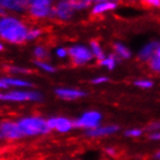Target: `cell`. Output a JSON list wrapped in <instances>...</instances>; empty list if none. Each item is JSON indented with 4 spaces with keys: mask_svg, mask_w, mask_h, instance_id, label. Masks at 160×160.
Returning a JSON list of instances; mask_svg holds the SVG:
<instances>
[{
    "mask_svg": "<svg viewBox=\"0 0 160 160\" xmlns=\"http://www.w3.org/2000/svg\"><path fill=\"white\" fill-rule=\"evenodd\" d=\"M154 158H155L156 160H160V150L155 153V155H154Z\"/></svg>",
    "mask_w": 160,
    "mask_h": 160,
    "instance_id": "obj_35",
    "label": "cell"
},
{
    "mask_svg": "<svg viewBox=\"0 0 160 160\" xmlns=\"http://www.w3.org/2000/svg\"><path fill=\"white\" fill-rule=\"evenodd\" d=\"M68 53L72 58L73 62L77 65H82L90 61L92 58V52L84 46L71 47L68 51Z\"/></svg>",
    "mask_w": 160,
    "mask_h": 160,
    "instance_id": "obj_5",
    "label": "cell"
},
{
    "mask_svg": "<svg viewBox=\"0 0 160 160\" xmlns=\"http://www.w3.org/2000/svg\"><path fill=\"white\" fill-rule=\"evenodd\" d=\"M115 50L118 52V54L120 56V58H122L127 59V58H129L130 56H131V52H129V50L126 48V47H124L123 45H122V44H119V43L116 44L115 45Z\"/></svg>",
    "mask_w": 160,
    "mask_h": 160,
    "instance_id": "obj_16",
    "label": "cell"
},
{
    "mask_svg": "<svg viewBox=\"0 0 160 160\" xmlns=\"http://www.w3.org/2000/svg\"><path fill=\"white\" fill-rule=\"evenodd\" d=\"M143 1L150 6L160 7V0H143Z\"/></svg>",
    "mask_w": 160,
    "mask_h": 160,
    "instance_id": "obj_30",
    "label": "cell"
},
{
    "mask_svg": "<svg viewBox=\"0 0 160 160\" xmlns=\"http://www.w3.org/2000/svg\"><path fill=\"white\" fill-rule=\"evenodd\" d=\"M56 54H58V56H59V58H63L67 55V51L63 48H59V49L56 50Z\"/></svg>",
    "mask_w": 160,
    "mask_h": 160,
    "instance_id": "obj_31",
    "label": "cell"
},
{
    "mask_svg": "<svg viewBox=\"0 0 160 160\" xmlns=\"http://www.w3.org/2000/svg\"><path fill=\"white\" fill-rule=\"evenodd\" d=\"M67 1H69V2H70V1H71V0H67Z\"/></svg>",
    "mask_w": 160,
    "mask_h": 160,
    "instance_id": "obj_37",
    "label": "cell"
},
{
    "mask_svg": "<svg viewBox=\"0 0 160 160\" xmlns=\"http://www.w3.org/2000/svg\"><path fill=\"white\" fill-rule=\"evenodd\" d=\"M105 152H106L107 154L111 155V156H114V155L116 154V149H115L114 148L109 147V148H105Z\"/></svg>",
    "mask_w": 160,
    "mask_h": 160,
    "instance_id": "obj_32",
    "label": "cell"
},
{
    "mask_svg": "<svg viewBox=\"0 0 160 160\" xmlns=\"http://www.w3.org/2000/svg\"><path fill=\"white\" fill-rule=\"evenodd\" d=\"M135 86L141 88H149L153 87V82L148 80H139L135 82Z\"/></svg>",
    "mask_w": 160,
    "mask_h": 160,
    "instance_id": "obj_22",
    "label": "cell"
},
{
    "mask_svg": "<svg viewBox=\"0 0 160 160\" xmlns=\"http://www.w3.org/2000/svg\"><path fill=\"white\" fill-rule=\"evenodd\" d=\"M35 64L38 66L39 68H41L42 70L46 71V72H49V73H53L55 70L54 68L52 66V65L48 64V63H45L43 61H35Z\"/></svg>",
    "mask_w": 160,
    "mask_h": 160,
    "instance_id": "obj_23",
    "label": "cell"
},
{
    "mask_svg": "<svg viewBox=\"0 0 160 160\" xmlns=\"http://www.w3.org/2000/svg\"><path fill=\"white\" fill-rule=\"evenodd\" d=\"M0 136L2 139L16 140L24 137L22 130L18 126V122L13 121H4L0 126Z\"/></svg>",
    "mask_w": 160,
    "mask_h": 160,
    "instance_id": "obj_6",
    "label": "cell"
},
{
    "mask_svg": "<svg viewBox=\"0 0 160 160\" xmlns=\"http://www.w3.org/2000/svg\"><path fill=\"white\" fill-rule=\"evenodd\" d=\"M41 31L38 30V29H32L30 31H28L27 33V40H33V39H36L37 37L40 35Z\"/></svg>",
    "mask_w": 160,
    "mask_h": 160,
    "instance_id": "obj_27",
    "label": "cell"
},
{
    "mask_svg": "<svg viewBox=\"0 0 160 160\" xmlns=\"http://www.w3.org/2000/svg\"><path fill=\"white\" fill-rule=\"evenodd\" d=\"M1 100L10 102H22V101H40L42 94L37 91H9L0 95Z\"/></svg>",
    "mask_w": 160,
    "mask_h": 160,
    "instance_id": "obj_4",
    "label": "cell"
},
{
    "mask_svg": "<svg viewBox=\"0 0 160 160\" xmlns=\"http://www.w3.org/2000/svg\"><path fill=\"white\" fill-rule=\"evenodd\" d=\"M55 94L59 98L64 100H74L87 95L86 92L79 89H73V88H56Z\"/></svg>",
    "mask_w": 160,
    "mask_h": 160,
    "instance_id": "obj_8",
    "label": "cell"
},
{
    "mask_svg": "<svg viewBox=\"0 0 160 160\" xmlns=\"http://www.w3.org/2000/svg\"><path fill=\"white\" fill-rule=\"evenodd\" d=\"M149 66L154 72H160V46L149 60Z\"/></svg>",
    "mask_w": 160,
    "mask_h": 160,
    "instance_id": "obj_15",
    "label": "cell"
},
{
    "mask_svg": "<svg viewBox=\"0 0 160 160\" xmlns=\"http://www.w3.org/2000/svg\"><path fill=\"white\" fill-rule=\"evenodd\" d=\"M52 0H28L31 7H49Z\"/></svg>",
    "mask_w": 160,
    "mask_h": 160,
    "instance_id": "obj_21",
    "label": "cell"
},
{
    "mask_svg": "<svg viewBox=\"0 0 160 160\" xmlns=\"http://www.w3.org/2000/svg\"><path fill=\"white\" fill-rule=\"evenodd\" d=\"M116 63H117V60L114 55H109L108 58H105L104 59L100 61V64L103 65V66L107 67L109 70L114 69L116 66Z\"/></svg>",
    "mask_w": 160,
    "mask_h": 160,
    "instance_id": "obj_19",
    "label": "cell"
},
{
    "mask_svg": "<svg viewBox=\"0 0 160 160\" xmlns=\"http://www.w3.org/2000/svg\"><path fill=\"white\" fill-rule=\"evenodd\" d=\"M48 124L51 129L56 130L60 133H66L74 127V122L62 117H55L48 119Z\"/></svg>",
    "mask_w": 160,
    "mask_h": 160,
    "instance_id": "obj_7",
    "label": "cell"
},
{
    "mask_svg": "<svg viewBox=\"0 0 160 160\" xmlns=\"http://www.w3.org/2000/svg\"><path fill=\"white\" fill-rule=\"evenodd\" d=\"M159 129H160V121L152 122V123H150V124L148 126V130H150V131L159 130Z\"/></svg>",
    "mask_w": 160,
    "mask_h": 160,
    "instance_id": "obj_28",
    "label": "cell"
},
{
    "mask_svg": "<svg viewBox=\"0 0 160 160\" xmlns=\"http://www.w3.org/2000/svg\"><path fill=\"white\" fill-rule=\"evenodd\" d=\"M1 5L15 11H23L27 7L28 2L26 0H1Z\"/></svg>",
    "mask_w": 160,
    "mask_h": 160,
    "instance_id": "obj_12",
    "label": "cell"
},
{
    "mask_svg": "<svg viewBox=\"0 0 160 160\" xmlns=\"http://www.w3.org/2000/svg\"><path fill=\"white\" fill-rule=\"evenodd\" d=\"M118 125H108V126H102V127H97L95 129H91V130H88L87 131V135L88 137H102V136H108L111 134L116 133L118 130Z\"/></svg>",
    "mask_w": 160,
    "mask_h": 160,
    "instance_id": "obj_10",
    "label": "cell"
},
{
    "mask_svg": "<svg viewBox=\"0 0 160 160\" xmlns=\"http://www.w3.org/2000/svg\"><path fill=\"white\" fill-rule=\"evenodd\" d=\"M1 81L6 82L8 86H12V87H18V88H29L32 87V83L29 82H26L23 80L20 79H15V78H4Z\"/></svg>",
    "mask_w": 160,
    "mask_h": 160,
    "instance_id": "obj_13",
    "label": "cell"
},
{
    "mask_svg": "<svg viewBox=\"0 0 160 160\" xmlns=\"http://www.w3.org/2000/svg\"><path fill=\"white\" fill-rule=\"evenodd\" d=\"M142 130L141 129H138V128H134V129H130V130H127L125 131V136L127 137H139L142 135Z\"/></svg>",
    "mask_w": 160,
    "mask_h": 160,
    "instance_id": "obj_25",
    "label": "cell"
},
{
    "mask_svg": "<svg viewBox=\"0 0 160 160\" xmlns=\"http://www.w3.org/2000/svg\"><path fill=\"white\" fill-rule=\"evenodd\" d=\"M8 71L12 73V74H25V73H28L29 70H27L25 68H22V67H9Z\"/></svg>",
    "mask_w": 160,
    "mask_h": 160,
    "instance_id": "obj_26",
    "label": "cell"
},
{
    "mask_svg": "<svg viewBox=\"0 0 160 160\" xmlns=\"http://www.w3.org/2000/svg\"><path fill=\"white\" fill-rule=\"evenodd\" d=\"M23 136H37L48 134L51 128L48 120L39 117H27L18 121Z\"/></svg>",
    "mask_w": 160,
    "mask_h": 160,
    "instance_id": "obj_2",
    "label": "cell"
},
{
    "mask_svg": "<svg viewBox=\"0 0 160 160\" xmlns=\"http://www.w3.org/2000/svg\"><path fill=\"white\" fill-rule=\"evenodd\" d=\"M34 55L37 58H47V52L42 47H37L34 50Z\"/></svg>",
    "mask_w": 160,
    "mask_h": 160,
    "instance_id": "obj_24",
    "label": "cell"
},
{
    "mask_svg": "<svg viewBox=\"0 0 160 160\" xmlns=\"http://www.w3.org/2000/svg\"><path fill=\"white\" fill-rule=\"evenodd\" d=\"M27 33L26 27L16 18H5L0 22L1 37L10 43H22L27 38Z\"/></svg>",
    "mask_w": 160,
    "mask_h": 160,
    "instance_id": "obj_1",
    "label": "cell"
},
{
    "mask_svg": "<svg viewBox=\"0 0 160 160\" xmlns=\"http://www.w3.org/2000/svg\"><path fill=\"white\" fill-rule=\"evenodd\" d=\"M160 44L157 42H152L146 45L144 48L141 50L139 52V58L142 60H150V58H152V55L156 52V50L159 48Z\"/></svg>",
    "mask_w": 160,
    "mask_h": 160,
    "instance_id": "obj_11",
    "label": "cell"
},
{
    "mask_svg": "<svg viewBox=\"0 0 160 160\" xmlns=\"http://www.w3.org/2000/svg\"><path fill=\"white\" fill-rule=\"evenodd\" d=\"M109 79L107 77H98L92 80V83H95V84H100V83H104L106 82H108Z\"/></svg>",
    "mask_w": 160,
    "mask_h": 160,
    "instance_id": "obj_29",
    "label": "cell"
},
{
    "mask_svg": "<svg viewBox=\"0 0 160 160\" xmlns=\"http://www.w3.org/2000/svg\"><path fill=\"white\" fill-rule=\"evenodd\" d=\"M116 8V4L115 3H101L96 5L93 8V14H98V13H102L104 11H108V10H112V9Z\"/></svg>",
    "mask_w": 160,
    "mask_h": 160,
    "instance_id": "obj_17",
    "label": "cell"
},
{
    "mask_svg": "<svg viewBox=\"0 0 160 160\" xmlns=\"http://www.w3.org/2000/svg\"><path fill=\"white\" fill-rule=\"evenodd\" d=\"M93 1H96V2H101V1H106V0H93Z\"/></svg>",
    "mask_w": 160,
    "mask_h": 160,
    "instance_id": "obj_36",
    "label": "cell"
},
{
    "mask_svg": "<svg viewBox=\"0 0 160 160\" xmlns=\"http://www.w3.org/2000/svg\"><path fill=\"white\" fill-rule=\"evenodd\" d=\"M52 10H51L50 7H31L30 13L37 18H44L52 14Z\"/></svg>",
    "mask_w": 160,
    "mask_h": 160,
    "instance_id": "obj_14",
    "label": "cell"
},
{
    "mask_svg": "<svg viewBox=\"0 0 160 160\" xmlns=\"http://www.w3.org/2000/svg\"><path fill=\"white\" fill-rule=\"evenodd\" d=\"M102 116L99 112L89 111L86 112L76 120L74 121V126L78 128H84L88 130L95 129L99 127Z\"/></svg>",
    "mask_w": 160,
    "mask_h": 160,
    "instance_id": "obj_3",
    "label": "cell"
},
{
    "mask_svg": "<svg viewBox=\"0 0 160 160\" xmlns=\"http://www.w3.org/2000/svg\"><path fill=\"white\" fill-rule=\"evenodd\" d=\"M9 87H10V86H8V84L6 83V82H4L3 81H0V88H5V89H7Z\"/></svg>",
    "mask_w": 160,
    "mask_h": 160,
    "instance_id": "obj_34",
    "label": "cell"
},
{
    "mask_svg": "<svg viewBox=\"0 0 160 160\" xmlns=\"http://www.w3.org/2000/svg\"><path fill=\"white\" fill-rule=\"evenodd\" d=\"M73 11H74V8L70 4V2L62 1L58 4L56 8L53 9L52 14L54 16H58L59 18H62V20H67V18H71Z\"/></svg>",
    "mask_w": 160,
    "mask_h": 160,
    "instance_id": "obj_9",
    "label": "cell"
},
{
    "mask_svg": "<svg viewBox=\"0 0 160 160\" xmlns=\"http://www.w3.org/2000/svg\"><path fill=\"white\" fill-rule=\"evenodd\" d=\"M149 139L153 141H159L160 140V132H154L149 135Z\"/></svg>",
    "mask_w": 160,
    "mask_h": 160,
    "instance_id": "obj_33",
    "label": "cell"
},
{
    "mask_svg": "<svg viewBox=\"0 0 160 160\" xmlns=\"http://www.w3.org/2000/svg\"><path fill=\"white\" fill-rule=\"evenodd\" d=\"M91 0H71L70 4L74 9H84L90 5Z\"/></svg>",
    "mask_w": 160,
    "mask_h": 160,
    "instance_id": "obj_20",
    "label": "cell"
},
{
    "mask_svg": "<svg viewBox=\"0 0 160 160\" xmlns=\"http://www.w3.org/2000/svg\"><path fill=\"white\" fill-rule=\"evenodd\" d=\"M90 47H91V51H92V53L96 56V58L101 61L105 58V55H104V52H103V51L101 50L100 46L97 42H94L92 41L90 43Z\"/></svg>",
    "mask_w": 160,
    "mask_h": 160,
    "instance_id": "obj_18",
    "label": "cell"
}]
</instances>
